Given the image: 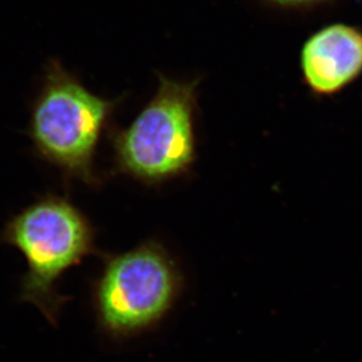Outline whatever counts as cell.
I'll return each instance as SVG.
<instances>
[{
  "instance_id": "8992f818",
  "label": "cell",
  "mask_w": 362,
  "mask_h": 362,
  "mask_svg": "<svg viewBox=\"0 0 362 362\" xmlns=\"http://www.w3.org/2000/svg\"><path fill=\"white\" fill-rule=\"evenodd\" d=\"M267 1L279 5V6L300 7L315 5V4L322 3L325 0H267Z\"/></svg>"
},
{
  "instance_id": "7a4b0ae2",
  "label": "cell",
  "mask_w": 362,
  "mask_h": 362,
  "mask_svg": "<svg viewBox=\"0 0 362 362\" xmlns=\"http://www.w3.org/2000/svg\"><path fill=\"white\" fill-rule=\"evenodd\" d=\"M92 283L96 326L113 341H126L158 327L185 291V274L174 255L156 240L121 253H103Z\"/></svg>"
},
{
  "instance_id": "6da1fadb",
  "label": "cell",
  "mask_w": 362,
  "mask_h": 362,
  "mask_svg": "<svg viewBox=\"0 0 362 362\" xmlns=\"http://www.w3.org/2000/svg\"><path fill=\"white\" fill-rule=\"evenodd\" d=\"M0 243L16 247L26 260L19 300L38 308L52 326L71 299L60 293L59 281L87 257L103 255L88 217L58 195L42 196L14 215L0 233Z\"/></svg>"
},
{
  "instance_id": "3957f363",
  "label": "cell",
  "mask_w": 362,
  "mask_h": 362,
  "mask_svg": "<svg viewBox=\"0 0 362 362\" xmlns=\"http://www.w3.org/2000/svg\"><path fill=\"white\" fill-rule=\"evenodd\" d=\"M120 101L93 94L53 59L32 107L28 135L35 153L59 169L67 183L80 181L98 188L103 180L95 171L96 149Z\"/></svg>"
},
{
  "instance_id": "5b68a950",
  "label": "cell",
  "mask_w": 362,
  "mask_h": 362,
  "mask_svg": "<svg viewBox=\"0 0 362 362\" xmlns=\"http://www.w3.org/2000/svg\"><path fill=\"white\" fill-rule=\"evenodd\" d=\"M301 71L308 87L332 95L352 83L362 73V31L349 25L322 28L301 49Z\"/></svg>"
},
{
  "instance_id": "277c9868",
  "label": "cell",
  "mask_w": 362,
  "mask_h": 362,
  "mask_svg": "<svg viewBox=\"0 0 362 362\" xmlns=\"http://www.w3.org/2000/svg\"><path fill=\"white\" fill-rule=\"evenodd\" d=\"M158 78V90L133 122L110 133L115 171L149 187L185 176L196 160L199 80Z\"/></svg>"
}]
</instances>
